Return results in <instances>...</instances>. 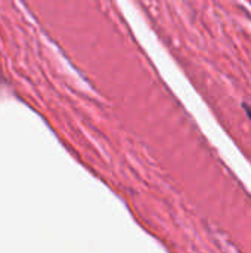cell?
Wrapping results in <instances>:
<instances>
[{"label":"cell","mask_w":251,"mask_h":253,"mask_svg":"<svg viewBox=\"0 0 251 253\" xmlns=\"http://www.w3.org/2000/svg\"><path fill=\"white\" fill-rule=\"evenodd\" d=\"M243 108H244V111L247 113V116H249V119L251 120V108L247 105V104H243Z\"/></svg>","instance_id":"6da1fadb"}]
</instances>
